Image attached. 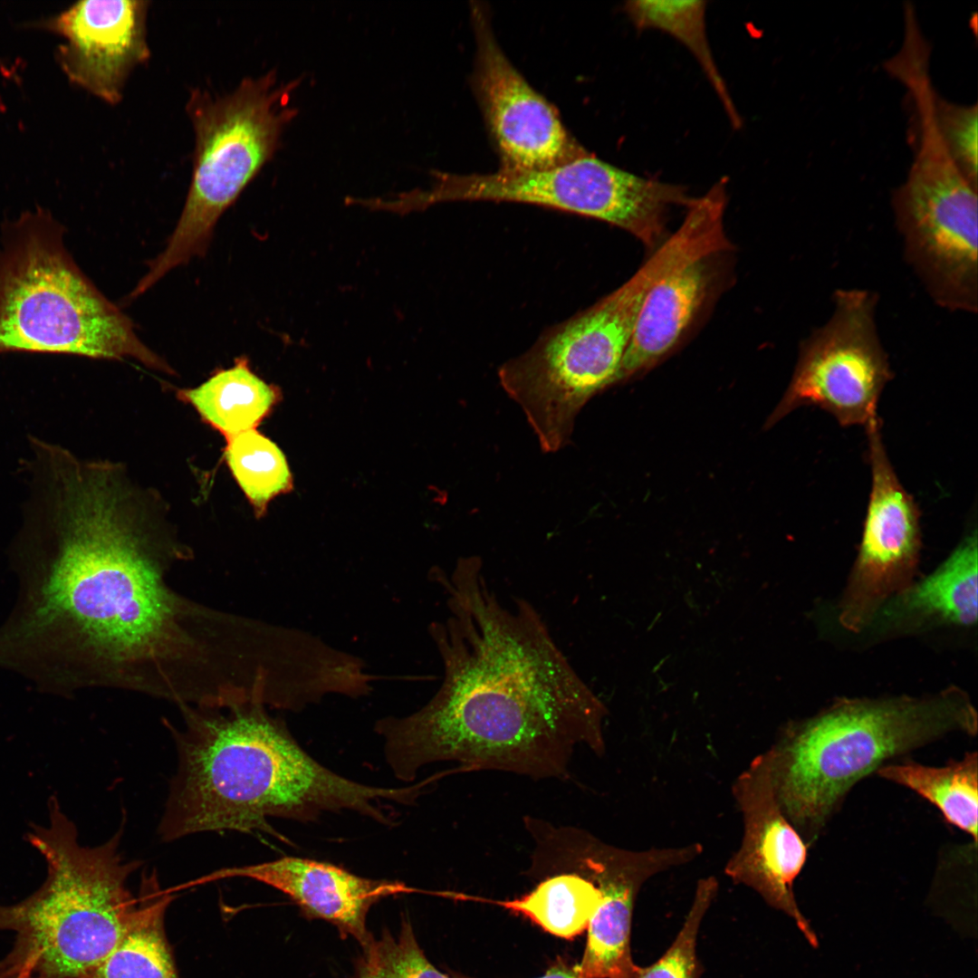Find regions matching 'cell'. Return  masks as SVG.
Instances as JSON below:
<instances>
[{"mask_svg": "<svg viewBox=\"0 0 978 978\" xmlns=\"http://www.w3.org/2000/svg\"><path fill=\"white\" fill-rule=\"evenodd\" d=\"M892 206L906 261L930 297L949 311L975 313L977 187L937 133L915 139L913 163Z\"/></svg>", "mask_w": 978, "mask_h": 978, "instance_id": "10", "label": "cell"}, {"mask_svg": "<svg viewBox=\"0 0 978 978\" xmlns=\"http://www.w3.org/2000/svg\"><path fill=\"white\" fill-rule=\"evenodd\" d=\"M707 258L667 275L647 293L623 355L617 381L670 351L705 302L712 282Z\"/></svg>", "mask_w": 978, "mask_h": 978, "instance_id": "18", "label": "cell"}, {"mask_svg": "<svg viewBox=\"0 0 978 978\" xmlns=\"http://www.w3.org/2000/svg\"><path fill=\"white\" fill-rule=\"evenodd\" d=\"M139 500L110 463L71 464L41 484L30 534L50 559L24 638L71 635L116 671L175 659L182 603L165 585Z\"/></svg>", "mask_w": 978, "mask_h": 978, "instance_id": "2", "label": "cell"}, {"mask_svg": "<svg viewBox=\"0 0 978 978\" xmlns=\"http://www.w3.org/2000/svg\"><path fill=\"white\" fill-rule=\"evenodd\" d=\"M0 70H1V71H2V72H3L4 73H5L6 75H9V73H8L9 72H8V70L6 69V67H5V63H4L3 62H2L1 58H0Z\"/></svg>", "mask_w": 978, "mask_h": 978, "instance_id": "31", "label": "cell"}, {"mask_svg": "<svg viewBox=\"0 0 978 978\" xmlns=\"http://www.w3.org/2000/svg\"><path fill=\"white\" fill-rule=\"evenodd\" d=\"M934 110L943 140L964 175L977 185V106L960 105L935 93Z\"/></svg>", "mask_w": 978, "mask_h": 978, "instance_id": "27", "label": "cell"}, {"mask_svg": "<svg viewBox=\"0 0 978 978\" xmlns=\"http://www.w3.org/2000/svg\"><path fill=\"white\" fill-rule=\"evenodd\" d=\"M876 774L917 793L935 806L948 823L964 831L977 844V752H967L960 760H951L944 766L911 760L888 762Z\"/></svg>", "mask_w": 978, "mask_h": 978, "instance_id": "22", "label": "cell"}, {"mask_svg": "<svg viewBox=\"0 0 978 978\" xmlns=\"http://www.w3.org/2000/svg\"><path fill=\"white\" fill-rule=\"evenodd\" d=\"M732 794L742 814L743 832L738 849L724 867L725 875L790 916L810 944L817 947L818 937L793 892L809 846L780 806L767 751L755 756L736 777Z\"/></svg>", "mask_w": 978, "mask_h": 978, "instance_id": "14", "label": "cell"}, {"mask_svg": "<svg viewBox=\"0 0 978 978\" xmlns=\"http://www.w3.org/2000/svg\"><path fill=\"white\" fill-rule=\"evenodd\" d=\"M458 978H474L468 977L460 973H456ZM537 978H580L575 971L574 965L569 964L562 959H558L545 973Z\"/></svg>", "mask_w": 978, "mask_h": 978, "instance_id": "28", "label": "cell"}, {"mask_svg": "<svg viewBox=\"0 0 978 978\" xmlns=\"http://www.w3.org/2000/svg\"><path fill=\"white\" fill-rule=\"evenodd\" d=\"M435 575L449 611L429 627L443 680L419 710L377 722L394 775L408 782L427 764L455 762L456 772L566 778L579 746L602 755L608 709L533 605L502 601L476 556Z\"/></svg>", "mask_w": 978, "mask_h": 978, "instance_id": "1", "label": "cell"}, {"mask_svg": "<svg viewBox=\"0 0 978 978\" xmlns=\"http://www.w3.org/2000/svg\"><path fill=\"white\" fill-rule=\"evenodd\" d=\"M231 877L254 879L283 892L303 917L329 922L342 938L351 936L360 946L374 937L366 925L373 905L390 896L419 891L399 881L364 877L335 864L297 857L222 868L194 884Z\"/></svg>", "mask_w": 978, "mask_h": 978, "instance_id": "16", "label": "cell"}, {"mask_svg": "<svg viewBox=\"0 0 978 978\" xmlns=\"http://www.w3.org/2000/svg\"><path fill=\"white\" fill-rule=\"evenodd\" d=\"M714 877L698 880L693 902L675 939L653 964L639 966L637 978H700L697 938L703 919L718 892Z\"/></svg>", "mask_w": 978, "mask_h": 978, "instance_id": "26", "label": "cell"}, {"mask_svg": "<svg viewBox=\"0 0 978 978\" xmlns=\"http://www.w3.org/2000/svg\"><path fill=\"white\" fill-rule=\"evenodd\" d=\"M226 464L254 509L262 515L269 502L292 488V475L281 449L251 429L225 438Z\"/></svg>", "mask_w": 978, "mask_h": 978, "instance_id": "24", "label": "cell"}, {"mask_svg": "<svg viewBox=\"0 0 978 978\" xmlns=\"http://www.w3.org/2000/svg\"><path fill=\"white\" fill-rule=\"evenodd\" d=\"M64 232L39 206L2 225L0 353L132 359L174 374L79 268L64 245Z\"/></svg>", "mask_w": 978, "mask_h": 978, "instance_id": "6", "label": "cell"}, {"mask_svg": "<svg viewBox=\"0 0 978 978\" xmlns=\"http://www.w3.org/2000/svg\"><path fill=\"white\" fill-rule=\"evenodd\" d=\"M361 948L351 978H458L456 973H445L429 962L406 916L397 935L383 929L379 938L373 937Z\"/></svg>", "mask_w": 978, "mask_h": 978, "instance_id": "25", "label": "cell"}, {"mask_svg": "<svg viewBox=\"0 0 978 978\" xmlns=\"http://www.w3.org/2000/svg\"><path fill=\"white\" fill-rule=\"evenodd\" d=\"M172 899L154 875L143 877L138 906L124 935L83 978H179L164 921Z\"/></svg>", "mask_w": 978, "mask_h": 978, "instance_id": "20", "label": "cell"}, {"mask_svg": "<svg viewBox=\"0 0 978 978\" xmlns=\"http://www.w3.org/2000/svg\"><path fill=\"white\" fill-rule=\"evenodd\" d=\"M149 4L85 0L42 22L63 39L56 58L70 82L108 104L120 102L130 72L150 56Z\"/></svg>", "mask_w": 978, "mask_h": 978, "instance_id": "15", "label": "cell"}, {"mask_svg": "<svg viewBox=\"0 0 978 978\" xmlns=\"http://www.w3.org/2000/svg\"><path fill=\"white\" fill-rule=\"evenodd\" d=\"M33 971V965L30 962H26L21 968L16 978H31Z\"/></svg>", "mask_w": 978, "mask_h": 978, "instance_id": "30", "label": "cell"}, {"mask_svg": "<svg viewBox=\"0 0 978 978\" xmlns=\"http://www.w3.org/2000/svg\"><path fill=\"white\" fill-rule=\"evenodd\" d=\"M960 688L924 697L842 698L784 725L767 750L780 806L808 846L852 787L896 757L952 733L977 734Z\"/></svg>", "mask_w": 978, "mask_h": 978, "instance_id": "4", "label": "cell"}, {"mask_svg": "<svg viewBox=\"0 0 978 978\" xmlns=\"http://www.w3.org/2000/svg\"><path fill=\"white\" fill-rule=\"evenodd\" d=\"M624 10L638 30L657 29L681 42L701 65L734 128L742 125L733 100L714 60L705 28V1L636 0Z\"/></svg>", "mask_w": 978, "mask_h": 978, "instance_id": "23", "label": "cell"}, {"mask_svg": "<svg viewBox=\"0 0 978 978\" xmlns=\"http://www.w3.org/2000/svg\"><path fill=\"white\" fill-rule=\"evenodd\" d=\"M472 22L476 42L474 87L501 169L551 168L587 154L552 105L505 56L479 4L472 7Z\"/></svg>", "mask_w": 978, "mask_h": 978, "instance_id": "13", "label": "cell"}, {"mask_svg": "<svg viewBox=\"0 0 978 978\" xmlns=\"http://www.w3.org/2000/svg\"><path fill=\"white\" fill-rule=\"evenodd\" d=\"M668 273L666 261L652 255L618 288L548 328L500 367L502 388L522 408L543 452L564 447L584 404L617 381L642 304Z\"/></svg>", "mask_w": 978, "mask_h": 978, "instance_id": "8", "label": "cell"}, {"mask_svg": "<svg viewBox=\"0 0 978 978\" xmlns=\"http://www.w3.org/2000/svg\"><path fill=\"white\" fill-rule=\"evenodd\" d=\"M877 296L839 289L828 321L801 342L797 366L774 419L800 406H816L842 427L877 418L882 390L893 373L877 333Z\"/></svg>", "mask_w": 978, "mask_h": 978, "instance_id": "11", "label": "cell"}, {"mask_svg": "<svg viewBox=\"0 0 978 978\" xmlns=\"http://www.w3.org/2000/svg\"><path fill=\"white\" fill-rule=\"evenodd\" d=\"M298 81L278 84L276 72L245 78L231 92L195 91L187 110L195 132L191 183L165 249L131 292L138 297L171 270L202 257L221 215L273 157L297 114L289 106Z\"/></svg>", "mask_w": 978, "mask_h": 978, "instance_id": "7", "label": "cell"}, {"mask_svg": "<svg viewBox=\"0 0 978 978\" xmlns=\"http://www.w3.org/2000/svg\"><path fill=\"white\" fill-rule=\"evenodd\" d=\"M977 580L974 530L933 573L890 598L875 618L892 626H972L977 620Z\"/></svg>", "mask_w": 978, "mask_h": 978, "instance_id": "19", "label": "cell"}, {"mask_svg": "<svg viewBox=\"0 0 978 978\" xmlns=\"http://www.w3.org/2000/svg\"><path fill=\"white\" fill-rule=\"evenodd\" d=\"M177 396L227 438L254 429L276 403L279 391L251 370L247 358L239 357L233 367L216 370L198 387L180 389Z\"/></svg>", "mask_w": 978, "mask_h": 978, "instance_id": "21", "label": "cell"}, {"mask_svg": "<svg viewBox=\"0 0 978 978\" xmlns=\"http://www.w3.org/2000/svg\"><path fill=\"white\" fill-rule=\"evenodd\" d=\"M123 826L106 842L84 846L52 796L46 822L26 832L46 877L24 900L0 904V930L15 933L13 955L34 959L31 978H83L124 935L138 906L127 883L140 862L121 856Z\"/></svg>", "mask_w": 978, "mask_h": 978, "instance_id": "5", "label": "cell"}, {"mask_svg": "<svg viewBox=\"0 0 978 978\" xmlns=\"http://www.w3.org/2000/svg\"><path fill=\"white\" fill-rule=\"evenodd\" d=\"M427 189L394 199L398 213L452 201L513 202L545 206L618 226L654 248L664 235L671 207L690 197L679 185L635 175L589 152L566 164L539 170L499 169L489 174L435 171Z\"/></svg>", "mask_w": 978, "mask_h": 978, "instance_id": "9", "label": "cell"}, {"mask_svg": "<svg viewBox=\"0 0 978 978\" xmlns=\"http://www.w3.org/2000/svg\"><path fill=\"white\" fill-rule=\"evenodd\" d=\"M700 843L640 850L609 844L599 872L600 905L588 925L585 950L574 965L580 978H637L631 954L635 902L652 877L686 865L703 852Z\"/></svg>", "mask_w": 978, "mask_h": 978, "instance_id": "17", "label": "cell"}, {"mask_svg": "<svg viewBox=\"0 0 978 978\" xmlns=\"http://www.w3.org/2000/svg\"><path fill=\"white\" fill-rule=\"evenodd\" d=\"M175 732L178 768L159 823L165 841L206 832H264L287 839L271 817L312 821L352 810L384 825L385 801L413 804L416 784L369 786L347 779L313 759L281 719L263 705H233L226 714H187Z\"/></svg>", "mask_w": 978, "mask_h": 978, "instance_id": "3", "label": "cell"}, {"mask_svg": "<svg viewBox=\"0 0 978 978\" xmlns=\"http://www.w3.org/2000/svg\"><path fill=\"white\" fill-rule=\"evenodd\" d=\"M880 427L878 417L865 427L872 484L858 555L839 615L840 624L854 632L912 584L921 548L918 506L890 464Z\"/></svg>", "mask_w": 978, "mask_h": 978, "instance_id": "12", "label": "cell"}, {"mask_svg": "<svg viewBox=\"0 0 978 978\" xmlns=\"http://www.w3.org/2000/svg\"><path fill=\"white\" fill-rule=\"evenodd\" d=\"M23 964L6 955L0 962V978H16Z\"/></svg>", "mask_w": 978, "mask_h": 978, "instance_id": "29", "label": "cell"}]
</instances>
